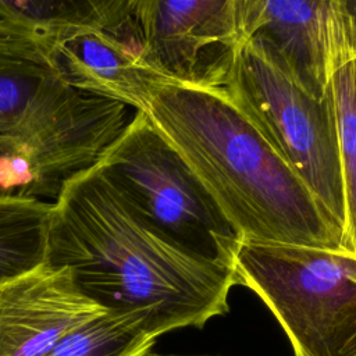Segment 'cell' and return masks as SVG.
Instances as JSON below:
<instances>
[{
	"label": "cell",
	"instance_id": "cell-1",
	"mask_svg": "<svg viewBox=\"0 0 356 356\" xmlns=\"http://www.w3.org/2000/svg\"><path fill=\"white\" fill-rule=\"evenodd\" d=\"M46 261L149 337L203 328L229 312L235 270L195 257L149 227L96 165L65 181L53 200Z\"/></svg>",
	"mask_w": 356,
	"mask_h": 356
},
{
	"label": "cell",
	"instance_id": "cell-2",
	"mask_svg": "<svg viewBox=\"0 0 356 356\" xmlns=\"http://www.w3.org/2000/svg\"><path fill=\"white\" fill-rule=\"evenodd\" d=\"M145 114L242 242L348 249L342 227L222 92L160 83Z\"/></svg>",
	"mask_w": 356,
	"mask_h": 356
},
{
	"label": "cell",
	"instance_id": "cell-3",
	"mask_svg": "<svg viewBox=\"0 0 356 356\" xmlns=\"http://www.w3.org/2000/svg\"><path fill=\"white\" fill-rule=\"evenodd\" d=\"M95 165L154 231L195 257L234 270L239 234L145 113L135 111Z\"/></svg>",
	"mask_w": 356,
	"mask_h": 356
},
{
	"label": "cell",
	"instance_id": "cell-4",
	"mask_svg": "<svg viewBox=\"0 0 356 356\" xmlns=\"http://www.w3.org/2000/svg\"><path fill=\"white\" fill-rule=\"evenodd\" d=\"M234 270L275 316L295 356H356V253L242 242Z\"/></svg>",
	"mask_w": 356,
	"mask_h": 356
},
{
	"label": "cell",
	"instance_id": "cell-5",
	"mask_svg": "<svg viewBox=\"0 0 356 356\" xmlns=\"http://www.w3.org/2000/svg\"><path fill=\"white\" fill-rule=\"evenodd\" d=\"M128 108L70 86L42 61L0 51V136L31 150L60 186L99 161L129 124Z\"/></svg>",
	"mask_w": 356,
	"mask_h": 356
},
{
	"label": "cell",
	"instance_id": "cell-6",
	"mask_svg": "<svg viewBox=\"0 0 356 356\" xmlns=\"http://www.w3.org/2000/svg\"><path fill=\"white\" fill-rule=\"evenodd\" d=\"M342 227L345 199L332 92L317 99L245 40L222 89Z\"/></svg>",
	"mask_w": 356,
	"mask_h": 356
},
{
	"label": "cell",
	"instance_id": "cell-7",
	"mask_svg": "<svg viewBox=\"0 0 356 356\" xmlns=\"http://www.w3.org/2000/svg\"><path fill=\"white\" fill-rule=\"evenodd\" d=\"M132 18L165 82L222 92L245 42L236 0H132Z\"/></svg>",
	"mask_w": 356,
	"mask_h": 356
},
{
	"label": "cell",
	"instance_id": "cell-8",
	"mask_svg": "<svg viewBox=\"0 0 356 356\" xmlns=\"http://www.w3.org/2000/svg\"><path fill=\"white\" fill-rule=\"evenodd\" d=\"M245 40L317 99L356 54V17L342 0H236Z\"/></svg>",
	"mask_w": 356,
	"mask_h": 356
},
{
	"label": "cell",
	"instance_id": "cell-9",
	"mask_svg": "<svg viewBox=\"0 0 356 356\" xmlns=\"http://www.w3.org/2000/svg\"><path fill=\"white\" fill-rule=\"evenodd\" d=\"M47 65L70 86L145 113L165 81L145 61L132 18L117 26H81L51 49Z\"/></svg>",
	"mask_w": 356,
	"mask_h": 356
},
{
	"label": "cell",
	"instance_id": "cell-10",
	"mask_svg": "<svg viewBox=\"0 0 356 356\" xmlns=\"http://www.w3.org/2000/svg\"><path fill=\"white\" fill-rule=\"evenodd\" d=\"M104 312L78 288L70 268L44 261L0 285V356H43Z\"/></svg>",
	"mask_w": 356,
	"mask_h": 356
},
{
	"label": "cell",
	"instance_id": "cell-11",
	"mask_svg": "<svg viewBox=\"0 0 356 356\" xmlns=\"http://www.w3.org/2000/svg\"><path fill=\"white\" fill-rule=\"evenodd\" d=\"M129 10L131 0H0V51L47 64L67 32L117 26Z\"/></svg>",
	"mask_w": 356,
	"mask_h": 356
},
{
	"label": "cell",
	"instance_id": "cell-12",
	"mask_svg": "<svg viewBox=\"0 0 356 356\" xmlns=\"http://www.w3.org/2000/svg\"><path fill=\"white\" fill-rule=\"evenodd\" d=\"M53 200L0 193V285L46 261Z\"/></svg>",
	"mask_w": 356,
	"mask_h": 356
},
{
	"label": "cell",
	"instance_id": "cell-13",
	"mask_svg": "<svg viewBox=\"0 0 356 356\" xmlns=\"http://www.w3.org/2000/svg\"><path fill=\"white\" fill-rule=\"evenodd\" d=\"M154 343L134 318L104 312L65 334L43 356H145Z\"/></svg>",
	"mask_w": 356,
	"mask_h": 356
},
{
	"label": "cell",
	"instance_id": "cell-14",
	"mask_svg": "<svg viewBox=\"0 0 356 356\" xmlns=\"http://www.w3.org/2000/svg\"><path fill=\"white\" fill-rule=\"evenodd\" d=\"M345 199V243L356 253V54L331 78Z\"/></svg>",
	"mask_w": 356,
	"mask_h": 356
},
{
	"label": "cell",
	"instance_id": "cell-15",
	"mask_svg": "<svg viewBox=\"0 0 356 356\" xmlns=\"http://www.w3.org/2000/svg\"><path fill=\"white\" fill-rule=\"evenodd\" d=\"M60 188L43 172L31 150L0 136V193L54 200Z\"/></svg>",
	"mask_w": 356,
	"mask_h": 356
},
{
	"label": "cell",
	"instance_id": "cell-16",
	"mask_svg": "<svg viewBox=\"0 0 356 356\" xmlns=\"http://www.w3.org/2000/svg\"><path fill=\"white\" fill-rule=\"evenodd\" d=\"M145 356H184V355H161V353H156V352L150 350V352H147Z\"/></svg>",
	"mask_w": 356,
	"mask_h": 356
},
{
	"label": "cell",
	"instance_id": "cell-17",
	"mask_svg": "<svg viewBox=\"0 0 356 356\" xmlns=\"http://www.w3.org/2000/svg\"><path fill=\"white\" fill-rule=\"evenodd\" d=\"M349 6H350L352 13H353V14H355V17H356V1H349Z\"/></svg>",
	"mask_w": 356,
	"mask_h": 356
}]
</instances>
